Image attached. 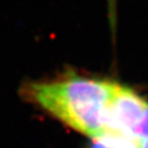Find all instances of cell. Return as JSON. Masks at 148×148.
Returning <instances> with one entry per match:
<instances>
[{
  "instance_id": "1",
  "label": "cell",
  "mask_w": 148,
  "mask_h": 148,
  "mask_svg": "<svg viewBox=\"0 0 148 148\" xmlns=\"http://www.w3.org/2000/svg\"><path fill=\"white\" fill-rule=\"evenodd\" d=\"M113 87L114 81L108 79L67 74L29 84L23 93L68 126L95 138L106 132Z\"/></svg>"
},
{
  "instance_id": "2",
  "label": "cell",
  "mask_w": 148,
  "mask_h": 148,
  "mask_svg": "<svg viewBox=\"0 0 148 148\" xmlns=\"http://www.w3.org/2000/svg\"><path fill=\"white\" fill-rule=\"evenodd\" d=\"M148 108L145 101L134 90L114 82L108 109L106 132L135 137V133Z\"/></svg>"
},
{
  "instance_id": "3",
  "label": "cell",
  "mask_w": 148,
  "mask_h": 148,
  "mask_svg": "<svg viewBox=\"0 0 148 148\" xmlns=\"http://www.w3.org/2000/svg\"><path fill=\"white\" fill-rule=\"evenodd\" d=\"M91 148H140L138 138L106 132L92 138Z\"/></svg>"
},
{
  "instance_id": "4",
  "label": "cell",
  "mask_w": 148,
  "mask_h": 148,
  "mask_svg": "<svg viewBox=\"0 0 148 148\" xmlns=\"http://www.w3.org/2000/svg\"><path fill=\"white\" fill-rule=\"evenodd\" d=\"M135 137L136 138H148V108L145 114H144V117L139 126L137 127L136 130V133H135Z\"/></svg>"
},
{
  "instance_id": "5",
  "label": "cell",
  "mask_w": 148,
  "mask_h": 148,
  "mask_svg": "<svg viewBox=\"0 0 148 148\" xmlns=\"http://www.w3.org/2000/svg\"><path fill=\"white\" fill-rule=\"evenodd\" d=\"M140 148H148V138H138Z\"/></svg>"
}]
</instances>
